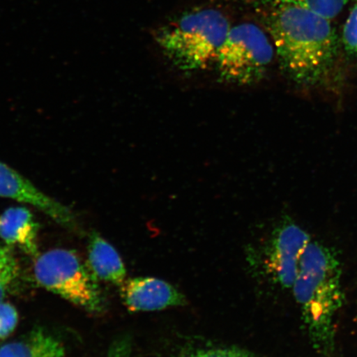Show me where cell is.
I'll return each instance as SVG.
<instances>
[{
  "label": "cell",
  "mask_w": 357,
  "mask_h": 357,
  "mask_svg": "<svg viewBox=\"0 0 357 357\" xmlns=\"http://www.w3.org/2000/svg\"><path fill=\"white\" fill-rule=\"evenodd\" d=\"M131 339L128 337H121L112 343L107 357H131Z\"/></svg>",
  "instance_id": "obj_17"
},
{
  "label": "cell",
  "mask_w": 357,
  "mask_h": 357,
  "mask_svg": "<svg viewBox=\"0 0 357 357\" xmlns=\"http://www.w3.org/2000/svg\"><path fill=\"white\" fill-rule=\"evenodd\" d=\"M121 296L131 312L159 311L185 305V298L171 284L154 278L126 280Z\"/></svg>",
  "instance_id": "obj_8"
},
{
  "label": "cell",
  "mask_w": 357,
  "mask_h": 357,
  "mask_svg": "<svg viewBox=\"0 0 357 357\" xmlns=\"http://www.w3.org/2000/svg\"><path fill=\"white\" fill-rule=\"evenodd\" d=\"M291 289L312 348L321 356L333 357L336 350L335 322L345 300L337 253L311 242L303 253Z\"/></svg>",
  "instance_id": "obj_2"
},
{
  "label": "cell",
  "mask_w": 357,
  "mask_h": 357,
  "mask_svg": "<svg viewBox=\"0 0 357 357\" xmlns=\"http://www.w3.org/2000/svg\"><path fill=\"white\" fill-rule=\"evenodd\" d=\"M88 268L97 280L118 287L126 281V268L117 250L98 234L89 238Z\"/></svg>",
  "instance_id": "obj_10"
},
{
  "label": "cell",
  "mask_w": 357,
  "mask_h": 357,
  "mask_svg": "<svg viewBox=\"0 0 357 357\" xmlns=\"http://www.w3.org/2000/svg\"><path fill=\"white\" fill-rule=\"evenodd\" d=\"M231 25L222 12L204 8L186 13L155 35V41L178 69L195 71L216 61Z\"/></svg>",
  "instance_id": "obj_3"
},
{
  "label": "cell",
  "mask_w": 357,
  "mask_h": 357,
  "mask_svg": "<svg viewBox=\"0 0 357 357\" xmlns=\"http://www.w3.org/2000/svg\"><path fill=\"white\" fill-rule=\"evenodd\" d=\"M311 242L310 234L291 221L283 222L275 231L267 266L280 287L292 288L303 253Z\"/></svg>",
  "instance_id": "obj_6"
},
{
  "label": "cell",
  "mask_w": 357,
  "mask_h": 357,
  "mask_svg": "<svg viewBox=\"0 0 357 357\" xmlns=\"http://www.w3.org/2000/svg\"><path fill=\"white\" fill-rule=\"evenodd\" d=\"M275 52L273 43L258 26H231L216 58L220 79L239 86L257 83L265 77Z\"/></svg>",
  "instance_id": "obj_4"
},
{
  "label": "cell",
  "mask_w": 357,
  "mask_h": 357,
  "mask_svg": "<svg viewBox=\"0 0 357 357\" xmlns=\"http://www.w3.org/2000/svg\"><path fill=\"white\" fill-rule=\"evenodd\" d=\"M38 229L33 213L24 207L8 208L0 215V238L35 257H38Z\"/></svg>",
  "instance_id": "obj_9"
},
{
  "label": "cell",
  "mask_w": 357,
  "mask_h": 357,
  "mask_svg": "<svg viewBox=\"0 0 357 357\" xmlns=\"http://www.w3.org/2000/svg\"><path fill=\"white\" fill-rule=\"evenodd\" d=\"M20 267L10 248H0V303L19 278Z\"/></svg>",
  "instance_id": "obj_13"
},
{
  "label": "cell",
  "mask_w": 357,
  "mask_h": 357,
  "mask_svg": "<svg viewBox=\"0 0 357 357\" xmlns=\"http://www.w3.org/2000/svg\"><path fill=\"white\" fill-rule=\"evenodd\" d=\"M342 48L349 55L357 54V0L348 15L341 36Z\"/></svg>",
  "instance_id": "obj_14"
},
{
  "label": "cell",
  "mask_w": 357,
  "mask_h": 357,
  "mask_svg": "<svg viewBox=\"0 0 357 357\" xmlns=\"http://www.w3.org/2000/svg\"><path fill=\"white\" fill-rule=\"evenodd\" d=\"M269 6L271 41L284 73L303 86L331 82L342 47L332 20L301 7Z\"/></svg>",
  "instance_id": "obj_1"
},
{
  "label": "cell",
  "mask_w": 357,
  "mask_h": 357,
  "mask_svg": "<svg viewBox=\"0 0 357 357\" xmlns=\"http://www.w3.org/2000/svg\"><path fill=\"white\" fill-rule=\"evenodd\" d=\"M0 197L33 205L66 229H77L74 214L68 208L43 193L26 178L2 162H0Z\"/></svg>",
  "instance_id": "obj_7"
},
{
  "label": "cell",
  "mask_w": 357,
  "mask_h": 357,
  "mask_svg": "<svg viewBox=\"0 0 357 357\" xmlns=\"http://www.w3.org/2000/svg\"><path fill=\"white\" fill-rule=\"evenodd\" d=\"M19 315L10 303H0V340L10 335L15 329Z\"/></svg>",
  "instance_id": "obj_15"
},
{
  "label": "cell",
  "mask_w": 357,
  "mask_h": 357,
  "mask_svg": "<svg viewBox=\"0 0 357 357\" xmlns=\"http://www.w3.org/2000/svg\"><path fill=\"white\" fill-rule=\"evenodd\" d=\"M189 357H257L238 347H215L209 349H199Z\"/></svg>",
  "instance_id": "obj_16"
},
{
  "label": "cell",
  "mask_w": 357,
  "mask_h": 357,
  "mask_svg": "<svg viewBox=\"0 0 357 357\" xmlns=\"http://www.w3.org/2000/svg\"><path fill=\"white\" fill-rule=\"evenodd\" d=\"M348 1L349 0H266L269 6L287 4L301 7L331 20L340 15Z\"/></svg>",
  "instance_id": "obj_12"
},
{
  "label": "cell",
  "mask_w": 357,
  "mask_h": 357,
  "mask_svg": "<svg viewBox=\"0 0 357 357\" xmlns=\"http://www.w3.org/2000/svg\"><path fill=\"white\" fill-rule=\"evenodd\" d=\"M36 258L34 278L40 287L87 311L102 310L98 280L77 254L70 250L54 249Z\"/></svg>",
  "instance_id": "obj_5"
},
{
  "label": "cell",
  "mask_w": 357,
  "mask_h": 357,
  "mask_svg": "<svg viewBox=\"0 0 357 357\" xmlns=\"http://www.w3.org/2000/svg\"><path fill=\"white\" fill-rule=\"evenodd\" d=\"M64 354L61 343L41 329L0 347V357H63Z\"/></svg>",
  "instance_id": "obj_11"
}]
</instances>
